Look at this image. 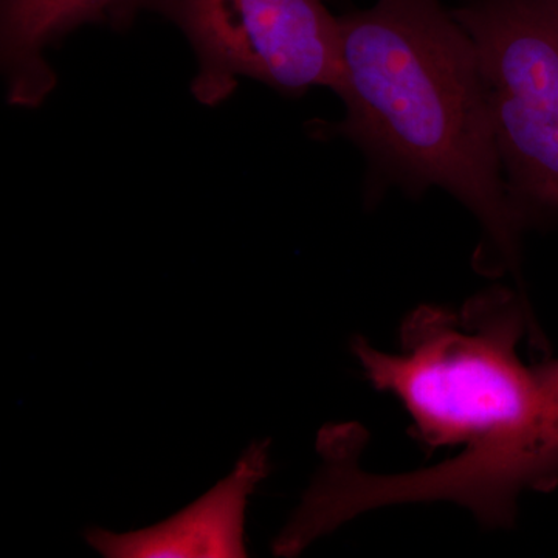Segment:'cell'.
I'll list each match as a JSON object with an SVG mask.
<instances>
[{
  "mask_svg": "<svg viewBox=\"0 0 558 558\" xmlns=\"http://www.w3.org/2000/svg\"><path fill=\"white\" fill-rule=\"evenodd\" d=\"M347 117L336 131L368 157L377 182L440 189L475 216L476 269L520 270L510 207L475 46L440 0H376L339 17Z\"/></svg>",
  "mask_w": 558,
  "mask_h": 558,
  "instance_id": "1",
  "label": "cell"
},
{
  "mask_svg": "<svg viewBox=\"0 0 558 558\" xmlns=\"http://www.w3.org/2000/svg\"><path fill=\"white\" fill-rule=\"evenodd\" d=\"M527 329L526 303L495 288L461 312L436 306L411 312L396 354L363 337L351 348L369 384L409 411L418 442L432 449L469 447L527 427L542 414L537 366H527L517 349Z\"/></svg>",
  "mask_w": 558,
  "mask_h": 558,
  "instance_id": "2",
  "label": "cell"
},
{
  "mask_svg": "<svg viewBox=\"0 0 558 558\" xmlns=\"http://www.w3.org/2000/svg\"><path fill=\"white\" fill-rule=\"evenodd\" d=\"M510 207L521 229L558 226V0H469Z\"/></svg>",
  "mask_w": 558,
  "mask_h": 558,
  "instance_id": "3",
  "label": "cell"
},
{
  "mask_svg": "<svg viewBox=\"0 0 558 558\" xmlns=\"http://www.w3.org/2000/svg\"><path fill=\"white\" fill-rule=\"evenodd\" d=\"M185 33L199 72L191 84L205 106L226 101L252 78L296 97L311 87L339 95V17L323 0H145Z\"/></svg>",
  "mask_w": 558,
  "mask_h": 558,
  "instance_id": "4",
  "label": "cell"
},
{
  "mask_svg": "<svg viewBox=\"0 0 558 558\" xmlns=\"http://www.w3.org/2000/svg\"><path fill=\"white\" fill-rule=\"evenodd\" d=\"M269 447V440L250 444L229 476L167 520L124 534L90 527L87 543L108 558L247 557L245 512L270 473Z\"/></svg>",
  "mask_w": 558,
  "mask_h": 558,
  "instance_id": "5",
  "label": "cell"
},
{
  "mask_svg": "<svg viewBox=\"0 0 558 558\" xmlns=\"http://www.w3.org/2000/svg\"><path fill=\"white\" fill-rule=\"evenodd\" d=\"M145 0H0V57L9 102L38 108L57 87L46 50L80 25L130 24Z\"/></svg>",
  "mask_w": 558,
  "mask_h": 558,
  "instance_id": "6",
  "label": "cell"
},
{
  "mask_svg": "<svg viewBox=\"0 0 558 558\" xmlns=\"http://www.w3.org/2000/svg\"><path fill=\"white\" fill-rule=\"evenodd\" d=\"M537 368L546 396H548V399L558 411V359L539 363Z\"/></svg>",
  "mask_w": 558,
  "mask_h": 558,
  "instance_id": "7",
  "label": "cell"
}]
</instances>
